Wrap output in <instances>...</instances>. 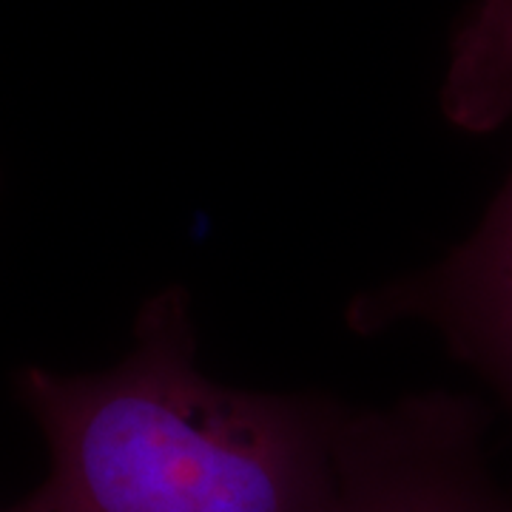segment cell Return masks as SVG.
Here are the masks:
<instances>
[{
    "instance_id": "cell-2",
    "label": "cell",
    "mask_w": 512,
    "mask_h": 512,
    "mask_svg": "<svg viewBox=\"0 0 512 512\" xmlns=\"http://www.w3.org/2000/svg\"><path fill=\"white\" fill-rule=\"evenodd\" d=\"M456 83L467 97L512 106V0H484L458 35ZM359 333L421 322L476 370L512 416V174L478 228L436 265L362 293Z\"/></svg>"
},
{
    "instance_id": "cell-4",
    "label": "cell",
    "mask_w": 512,
    "mask_h": 512,
    "mask_svg": "<svg viewBox=\"0 0 512 512\" xmlns=\"http://www.w3.org/2000/svg\"><path fill=\"white\" fill-rule=\"evenodd\" d=\"M0 512H52L49 507H46V501L37 495V490L32 495H26L20 504H15V507H9V510H0Z\"/></svg>"
},
{
    "instance_id": "cell-3",
    "label": "cell",
    "mask_w": 512,
    "mask_h": 512,
    "mask_svg": "<svg viewBox=\"0 0 512 512\" xmlns=\"http://www.w3.org/2000/svg\"><path fill=\"white\" fill-rule=\"evenodd\" d=\"M484 430L478 404L453 393L350 407L336 512H512Z\"/></svg>"
},
{
    "instance_id": "cell-1",
    "label": "cell",
    "mask_w": 512,
    "mask_h": 512,
    "mask_svg": "<svg viewBox=\"0 0 512 512\" xmlns=\"http://www.w3.org/2000/svg\"><path fill=\"white\" fill-rule=\"evenodd\" d=\"M18 396L49 447L52 512H336L350 404L251 390L197 359L191 296L168 285L97 373L26 367Z\"/></svg>"
}]
</instances>
